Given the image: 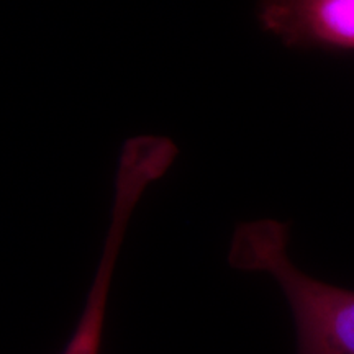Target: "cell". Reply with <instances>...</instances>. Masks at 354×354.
<instances>
[{
  "label": "cell",
  "mask_w": 354,
  "mask_h": 354,
  "mask_svg": "<svg viewBox=\"0 0 354 354\" xmlns=\"http://www.w3.org/2000/svg\"><path fill=\"white\" fill-rule=\"evenodd\" d=\"M289 225L272 218L234 230L228 263L271 276L292 310L297 354H354V290L310 277L289 256Z\"/></svg>",
  "instance_id": "obj_1"
},
{
  "label": "cell",
  "mask_w": 354,
  "mask_h": 354,
  "mask_svg": "<svg viewBox=\"0 0 354 354\" xmlns=\"http://www.w3.org/2000/svg\"><path fill=\"white\" fill-rule=\"evenodd\" d=\"M258 20L287 48L354 53V0H258Z\"/></svg>",
  "instance_id": "obj_2"
},
{
  "label": "cell",
  "mask_w": 354,
  "mask_h": 354,
  "mask_svg": "<svg viewBox=\"0 0 354 354\" xmlns=\"http://www.w3.org/2000/svg\"><path fill=\"white\" fill-rule=\"evenodd\" d=\"M128 223H130V218L123 215L110 216L104 251L97 266L94 281L88 289L86 305H84L76 328L61 354H100L110 287H112L115 266L120 254Z\"/></svg>",
  "instance_id": "obj_3"
}]
</instances>
